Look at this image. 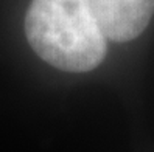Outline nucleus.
I'll list each match as a JSON object with an SVG mask.
<instances>
[{
    "instance_id": "obj_1",
    "label": "nucleus",
    "mask_w": 154,
    "mask_h": 152,
    "mask_svg": "<svg viewBox=\"0 0 154 152\" xmlns=\"http://www.w3.org/2000/svg\"><path fill=\"white\" fill-rule=\"evenodd\" d=\"M25 34L36 55L64 71L94 70L106 55V34L89 0H33Z\"/></svg>"
},
{
    "instance_id": "obj_2",
    "label": "nucleus",
    "mask_w": 154,
    "mask_h": 152,
    "mask_svg": "<svg viewBox=\"0 0 154 152\" xmlns=\"http://www.w3.org/2000/svg\"><path fill=\"white\" fill-rule=\"evenodd\" d=\"M107 39L128 42L148 26L154 0H89Z\"/></svg>"
}]
</instances>
